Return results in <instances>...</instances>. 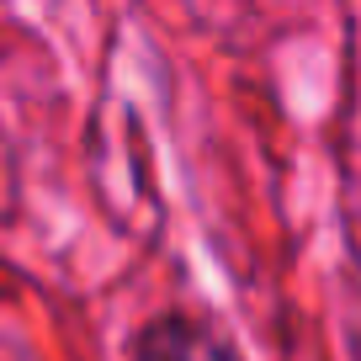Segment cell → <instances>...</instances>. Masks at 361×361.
Here are the masks:
<instances>
[{"instance_id":"1","label":"cell","mask_w":361,"mask_h":361,"mask_svg":"<svg viewBox=\"0 0 361 361\" xmlns=\"http://www.w3.org/2000/svg\"><path fill=\"white\" fill-rule=\"evenodd\" d=\"M138 361H224V356L213 350L207 335L186 329L180 319H165V324H154L138 340Z\"/></svg>"}]
</instances>
